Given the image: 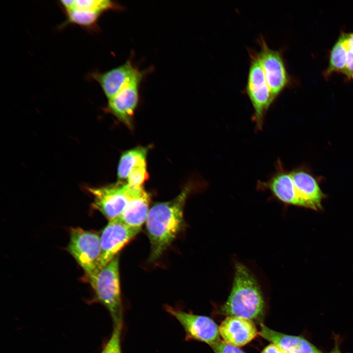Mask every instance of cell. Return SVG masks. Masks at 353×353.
<instances>
[{"label":"cell","instance_id":"6da1fadb","mask_svg":"<svg viewBox=\"0 0 353 353\" xmlns=\"http://www.w3.org/2000/svg\"><path fill=\"white\" fill-rule=\"evenodd\" d=\"M191 188L187 186L173 200L156 203L150 209L146 225L150 261L157 260L183 228L184 206Z\"/></svg>","mask_w":353,"mask_h":353},{"label":"cell","instance_id":"7a4b0ae2","mask_svg":"<svg viewBox=\"0 0 353 353\" xmlns=\"http://www.w3.org/2000/svg\"><path fill=\"white\" fill-rule=\"evenodd\" d=\"M221 312L227 316L244 318L261 322L265 314V303L256 279L244 265L235 266L230 293L221 307Z\"/></svg>","mask_w":353,"mask_h":353},{"label":"cell","instance_id":"3957f363","mask_svg":"<svg viewBox=\"0 0 353 353\" xmlns=\"http://www.w3.org/2000/svg\"><path fill=\"white\" fill-rule=\"evenodd\" d=\"M119 256L87 278L98 300L105 307L114 325L123 323Z\"/></svg>","mask_w":353,"mask_h":353},{"label":"cell","instance_id":"277c9868","mask_svg":"<svg viewBox=\"0 0 353 353\" xmlns=\"http://www.w3.org/2000/svg\"><path fill=\"white\" fill-rule=\"evenodd\" d=\"M250 56L246 91L253 108L256 126L260 130L262 128L266 113L274 101L258 53L250 51Z\"/></svg>","mask_w":353,"mask_h":353},{"label":"cell","instance_id":"5b68a950","mask_svg":"<svg viewBox=\"0 0 353 353\" xmlns=\"http://www.w3.org/2000/svg\"><path fill=\"white\" fill-rule=\"evenodd\" d=\"M67 250L87 279L97 272L101 254L100 236L97 233L78 227L71 228Z\"/></svg>","mask_w":353,"mask_h":353},{"label":"cell","instance_id":"8992f818","mask_svg":"<svg viewBox=\"0 0 353 353\" xmlns=\"http://www.w3.org/2000/svg\"><path fill=\"white\" fill-rule=\"evenodd\" d=\"M168 313L181 325L186 340H194L211 346L220 340L219 329L210 317L193 314L169 305L165 306Z\"/></svg>","mask_w":353,"mask_h":353},{"label":"cell","instance_id":"52a82bcc","mask_svg":"<svg viewBox=\"0 0 353 353\" xmlns=\"http://www.w3.org/2000/svg\"><path fill=\"white\" fill-rule=\"evenodd\" d=\"M128 188L126 182L118 181L104 186L87 187V190L93 197V207L110 221L119 217L126 205Z\"/></svg>","mask_w":353,"mask_h":353},{"label":"cell","instance_id":"ba28073f","mask_svg":"<svg viewBox=\"0 0 353 353\" xmlns=\"http://www.w3.org/2000/svg\"><path fill=\"white\" fill-rule=\"evenodd\" d=\"M260 50L258 52L273 101L290 83L281 52L270 48L262 37L258 40Z\"/></svg>","mask_w":353,"mask_h":353},{"label":"cell","instance_id":"9c48e42d","mask_svg":"<svg viewBox=\"0 0 353 353\" xmlns=\"http://www.w3.org/2000/svg\"><path fill=\"white\" fill-rule=\"evenodd\" d=\"M140 230L126 225L119 218L109 221L100 236L101 254L98 271L117 256Z\"/></svg>","mask_w":353,"mask_h":353},{"label":"cell","instance_id":"30bf717a","mask_svg":"<svg viewBox=\"0 0 353 353\" xmlns=\"http://www.w3.org/2000/svg\"><path fill=\"white\" fill-rule=\"evenodd\" d=\"M145 73L139 70L122 89L108 100L106 110L132 129L133 117L139 99V90Z\"/></svg>","mask_w":353,"mask_h":353},{"label":"cell","instance_id":"8fae6325","mask_svg":"<svg viewBox=\"0 0 353 353\" xmlns=\"http://www.w3.org/2000/svg\"><path fill=\"white\" fill-rule=\"evenodd\" d=\"M139 70L130 59L104 72L93 71L89 77L97 81L108 99L115 96Z\"/></svg>","mask_w":353,"mask_h":353},{"label":"cell","instance_id":"7c38bea8","mask_svg":"<svg viewBox=\"0 0 353 353\" xmlns=\"http://www.w3.org/2000/svg\"><path fill=\"white\" fill-rule=\"evenodd\" d=\"M290 172L296 192L306 208L321 210L322 202L326 196L322 191L318 179L306 169H297Z\"/></svg>","mask_w":353,"mask_h":353},{"label":"cell","instance_id":"4fadbf2b","mask_svg":"<svg viewBox=\"0 0 353 353\" xmlns=\"http://www.w3.org/2000/svg\"><path fill=\"white\" fill-rule=\"evenodd\" d=\"M128 192L127 204L118 218L129 227L141 230L150 210V196L143 186L128 185Z\"/></svg>","mask_w":353,"mask_h":353},{"label":"cell","instance_id":"5bb4252c","mask_svg":"<svg viewBox=\"0 0 353 353\" xmlns=\"http://www.w3.org/2000/svg\"><path fill=\"white\" fill-rule=\"evenodd\" d=\"M219 329L225 342L237 347L248 344L259 333L252 321L234 316L226 317Z\"/></svg>","mask_w":353,"mask_h":353},{"label":"cell","instance_id":"9a60e30c","mask_svg":"<svg viewBox=\"0 0 353 353\" xmlns=\"http://www.w3.org/2000/svg\"><path fill=\"white\" fill-rule=\"evenodd\" d=\"M259 334L279 347L284 353H322L304 338L275 331L260 324Z\"/></svg>","mask_w":353,"mask_h":353},{"label":"cell","instance_id":"2e32d148","mask_svg":"<svg viewBox=\"0 0 353 353\" xmlns=\"http://www.w3.org/2000/svg\"><path fill=\"white\" fill-rule=\"evenodd\" d=\"M263 185L281 202L306 208L297 193L290 172L281 169Z\"/></svg>","mask_w":353,"mask_h":353},{"label":"cell","instance_id":"e0dca14e","mask_svg":"<svg viewBox=\"0 0 353 353\" xmlns=\"http://www.w3.org/2000/svg\"><path fill=\"white\" fill-rule=\"evenodd\" d=\"M148 148L139 146L123 152L117 169L118 181L126 182L131 171L136 166L146 163Z\"/></svg>","mask_w":353,"mask_h":353},{"label":"cell","instance_id":"ac0fdd59","mask_svg":"<svg viewBox=\"0 0 353 353\" xmlns=\"http://www.w3.org/2000/svg\"><path fill=\"white\" fill-rule=\"evenodd\" d=\"M66 19L60 25L63 28L68 25H76L90 30H98V20L102 13L91 10L73 8L64 11Z\"/></svg>","mask_w":353,"mask_h":353},{"label":"cell","instance_id":"d6986e66","mask_svg":"<svg viewBox=\"0 0 353 353\" xmlns=\"http://www.w3.org/2000/svg\"><path fill=\"white\" fill-rule=\"evenodd\" d=\"M347 37V34L342 33L331 50L329 65L324 73L326 78L333 73H342L345 68L348 51Z\"/></svg>","mask_w":353,"mask_h":353},{"label":"cell","instance_id":"ffe728a7","mask_svg":"<svg viewBox=\"0 0 353 353\" xmlns=\"http://www.w3.org/2000/svg\"><path fill=\"white\" fill-rule=\"evenodd\" d=\"M73 8L94 10L102 14L109 10L122 8L119 4L109 0H74Z\"/></svg>","mask_w":353,"mask_h":353},{"label":"cell","instance_id":"44dd1931","mask_svg":"<svg viewBox=\"0 0 353 353\" xmlns=\"http://www.w3.org/2000/svg\"><path fill=\"white\" fill-rule=\"evenodd\" d=\"M123 323L114 325L110 338L101 353H123L121 346V335Z\"/></svg>","mask_w":353,"mask_h":353},{"label":"cell","instance_id":"7402d4cb","mask_svg":"<svg viewBox=\"0 0 353 353\" xmlns=\"http://www.w3.org/2000/svg\"><path fill=\"white\" fill-rule=\"evenodd\" d=\"M146 166V163H144L135 167L130 173L126 182L132 186H143L149 177Z\"/></svg>","mask_w":353,"mask_h":353},{"label":"cell","instance_id":"603a6c76","mask_svg":"<svg viewBox=\"0 0 353 353\" xmlns=\"http://www.w3.org/2000/svg\"><path fill=\"white\" fill-rule=\"evenodd\" d=\"M215 353H245L238 347L219 340L210 346Z\"/></svg>","mask_w":353,"mask_h":353},{"label":"cell","instance_id":"cb8c5ba5","mask_svg":"<svg viewBox=\"0 0 353 353\" xmlns=\"http://www.w3.org/2000/svg\"><path fill=\"white\" fill-rule=\"evenodd\" d=\"M349 80H353V53L349 50L345 68L342 73Z\"/></svg>","mask_w":353,"mask_h":353},{"label":"cell","instance_id":"d4e9b609","mask_svg":"<svg viewBox=\"0 0 353 353\" xmlns=\"http://www.w3.org/2000/svg\"><path fill=\"white\" fill-rule=\"evenodd\" d=\"M261 353H284L277 345L271 343L266 346Z\"/></svg>","mask_w":353,"mask_h":353},{"label":"cell","instance_id":"484cf974","mask_svg":"<svg viewBox=\"0 0 353 353\" xmlns=\"http://www.w3.org/2000/svg\"><path fill=\"white\" fill-rule=\"evenodd\" d=\"M347 44L348 50L353 53V33L347 34Z\"/></svg>","mask_w":353,"mask_h":353},{"label":"cell","instance_id":"4316f807","mask_svg":"<svg viewBox=\"0 0 353 353\" xmlns=\"http://www.w3.org/2000/svg\"><path fill=\"white\" fill-rule=\"evenodd\" d=\"M329 353H341L338 345L337 343L335 344L334 347Z\"/></svg>","mask_w":353,"mask_h":353}]
</instances>
